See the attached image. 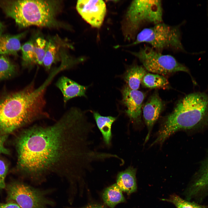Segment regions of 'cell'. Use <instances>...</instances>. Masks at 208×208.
Returning a JSON list of instances; mask_svg holds the SVG:
<instances>
[{"mask_svg":"<svg viewBox=\"0 0 208 208\" xmlns=\"http://www.w3.org/2000/svg\"><path fill=\"white\" fill-rule=\"evenodd\" d=\"M93 125L83 112L73 107L53 125L23 130L16 141L18 170L35 183L55 174L65 178L72 191L83 187L85 171L99 157L89 148Z\"/></svg>","mask_w":208,"mask_h":208,"instance_id":"6da1fadb","label":"cell"},{"mask_svg":"<svg viewBox=\"0 0 208 208\" xmlns=\"http://www.w3.org/2000/svg\"><path fill=\"white\" fill-rule=\"evenodd\" d=\"M51 81L38 88L34 81L23 89L0 97V135H7L40 119L48 118L45 95Z\"/></svg>","mask_w":208,"mask_h":208,"instance_id":"7a4b0ae2","label":"cell"},{"mask_svg":"<svg viewBox=\"0 0 208 208\" xmlns=\"http://www.w3.org/2000/svg\"><path fill=\"white\" fill-rule=\"evenodd\" d=\"M205 127H208V95L203 92L191 93L180 99L165 118L153 144L162 143L179 130Z\"/></svg>","mask_w":208,"mask_h":208,"instance_id":"3957f363","label":"cell"},{"mask_svg":"<svg viewBox=\"0 0 208 208\" xmlns=\"http://www.w3.org/2000/svg\"><path fill=\"white\" fill-rule=\"evenodd\" d=\"M61 4L58 0H6L0 1V7L19 28H58L63 26L56 18Z\"/></svg>","mask_w":208,"mask_h":208,"instance_id":"277c9868","label":"cell"},{"mask_svg":"<svg viewBox=\"0 0 208 208\" xmlns=\"http://www.w3.org/2000/svg\"><path fill=\"white\" fill-rule=\"evenodd\" d=\"M163 8L161 0H135L130 3L121 23L124 39L135 40L144 25L162 22Z\"/></svg>","mask_w":208,"mask_h":208,"instance_id":"5b68a950","label":"cell"},{"mask_svg":"<svg viewBox=\"0 0 208 208\" xmlns=\"http://www.w3.org/2000/svg\"><path fill=\"white\" fill-rule=\"evenodd\" d=\"M180 26L171 25L161 22L144 28L139 32L133 42L127 46L146 43L160 52L167 49L184 52L181 41Z\"/></svg>","mask_w":208,"mask_h":208,"instance_id":"8992f818","label":"cell"},{"mask_svg":"<svg viewBox=\"0 0 208 208\" xmlns=\"http://www.w3.org/2000/svg\"><path fill=\"white\" fill-rule=\"evenodd\" d=\"M129 52L139 60L146 70L152 73L163 76L180 71L190 74L187 68L173 56L163 54L151 47L145 46L138 51Z\"/></svg>","mask_w":208,"mask_h":208,"instance_id":"52a82bcc","label":"cell"},{"mask_svg":"<svg viewBox=\"0 0 208 208\" xmlns=\"http://www.w3.org/2000/svg\"><path fill=\"white\" fill-rule=\"evenodd\" d=\"M8 200L14 202L21 208H48L53 201L47 195L49 190H40L23 183L16 181L6 187Z\"/></svg>","mask_w":208,"mask_h":208,"instance_id":"ba28073f","label":"cell"},{"mask_svg":"<svg viewBox=\"0 0 208 208\" xmlns=\"http://www.w3.org/2000/svg\"><path fill=\"white\" fill-rule=\"evenodd\" d=\"M76 9L83 18L92 27L100 28L102 25L106 12L105 2L101 0H79Z\"/></svg>","mask_w":208,"mask_h":208,"instance_id":"9c48e42d","label":"cell"},{"mask_svg":"<svg viewBox=\"0 0 208 208\" xmlns=\"http://www.w3.org/2000/svg\"><path fill=\"white\" fill-rule=\"evenodd\" d=\"M121 102L127 107L125 112L130 120L138 122L140 120L142 107L145 95L141 91L131 89L127 85L121 90Z\"/></svg>","mask_w":208,"mask_h":208,"instance_id":"30bf717a","label":"cell"},{"mask_svg":"<svg viewBox=\"0 0 208 208\" xmlns=\"http://www.w3.org/2000/svg\"><path fill=\"white\" fill-rule=\"evenodd\" d=\"M163 107V102L157 92L151 95L144 105L143 116L148 130L145 143L148 140L153 127L158 119Z\"/></svg>","mask_w":208,"mask_h":208,"instance_id":"8fae6325","label":"cell"},{"mask_svg":"<svg viewBox=\"0 0 208 208\" xmlns=\"http://www.w3.org/2000/svg\"><path fill=\"white\" fill-rule=\"evenodd\" d=\"M55 85L62 93L64 105L73 98L86 97V92L88 86L81 85L66 77H60Z\"/></svg>","mask_w":208,"mask_h":208,"instance_id":"7c38bea8","label":"cell"},{"mask_svg":"<svg viewBox=\"0 0 208 208\" xmlns=\"http://www.w3.org/2000/svg\"><path fill=\"white\" fill-rule=\"evenodd\" d=\"M27 33L25 31L16 35H2L0 37V55L17 56L21 50V40Z\"/></svg>","mask_w":208,"mask_h":208,"instance_id":"4fadbf2b","label":"cell"},{"mask_svg":"<svg viewBox=\"0 0 208 208\" xmlns=\"http://www.w3.org/2000/svg\"><path fill=\"white\" fill-rule=\"evenodd\" d=\"M136 168L129 166L117 174L116 183L122 192L128 195L136 191Z\"/></svg>","mask_w":208,"mask_h":208,"instance_id":"5bb4252c","label":"cell"},{"mask_svg":"<svg viewBox=\"0 0 208 208\" xmlns=\"http://www.w3.org/2000/svg\"><path fill=\"white\" fill-rule=\"evenodd\" d=\"M146 73V70L143 66L134 64L127 69L123 78L129 88L138 90L142 79Z\"/></svg>","mask_w":208,"mask_h":208,"instance_id":"9a60e30c","label":"cell"},{"mask_svg":"<svg viewBox=\"0 0 208 208\" xmlns=\"http://www.w3.org/2000/svg\"><path fill=\"white\" fill-rule=\"evenodd\" d=\"M93 116L97 126L101 132L104 141L107 145L110 144L112 138V126L117 118L111 116H103L97 112Z\"/></svg>","mask_w":208,"mask_h":208,"instance_id":"2e32d148","label":"cell"},{"mask_svg":"<svg viewBox=\"0 0 208 208\" xmlns=\"http://www.w3.org/2000/svg\"><path fill=\"white\" fill-rule=\"evenodd\" d=\"M102 197L104 203L110 208H114L118 204L126 201L122 191L116 183L106 188L102 193Z\"/></svg>","mask_w":208,"mask_h":208,"instance_id":"e0dca14e","label":"cell"},{"mask_svg":"<svg viewBox=\"0 0 208 208\" xmlns=\"http://www.w3.org/2000/svg\"><path fill=\"white\" fill-rule=\"evenodd\" d=\"M56 39L53 38L47 40L46 52L42 65L47 71H49L53 64L59 60L58 53L60 46Z\"/></svg>","mask_w":208,"mask_h":208,"instance_id":"ac0fdd59","label":"cell"},{"mask_svg":"<svg viewBox=\"0 0 208 208\" xmlns=\"http://www.w3.org/2000/svg\"><path fill=\"white\" fill-rule=\"evenodd\" d=\"M190 188L194 194L208 191V155L203 164L199 175Z\"/></svg>","mask_w":208,"mask_h":208,"instance_id":"d6986e66","label":"cell"},{"mask_svg":"<svg viewBox=\"0 0 208 208\" xmlns=\"http://www.w3.org/2000/svg\"><path fill=\"white\" fill-rule=\"evenodd\" d=\"M17 73L16 65L6 55H0V81L12 78Z\"/></svg>","mask_w":208,"mask_h":208,"instance_id":"ffe728a7","label":"cell"},{"mask_svg":"<svg viewBox=\"0 0 208 208\" xmlns=\"http://www.w3.org/2000/svg\"><path fill=\"white\" fill-rule=\"evenodd\" d=\"M141 83L144 87L150 88H166L169 84L164 76L149 73H146L144 75Z\"/></svg>","mask_w":208,"mask_h":208,"instance_id":"44dd1931","label":"cell"},{"mask_svg":"<svg viewBox=\"0 0 208 208\" xmlns=\"http://www.w3.org/2000/svg\"><path fill=\"white\" fill-rule=\"evenodd\" d=\"M34 42L33 40H29L21 47L22 64L24 68H30L35 64Z\"/></svg>","mask_w":208,"mask_h":208,"instance_id":"7402d4cb","label":"cell"},{"mask_svg":"<svg viewBox=\"0 0 208 208\" xmlns=\"http://www.w3.org/2000/svg\"><path fill=\"white\" fill-rule=\"evenodd\" d=\"M47 40L41 37L37 38L34 42V62L35 64H43L45 56Z\"/></svg>","mask_w":208,"mask_h":208,"instance_id":"603a6c76","label":"cell"},{"mask_svg":"<svg viewBox=\"0 0 208 208\" xmlns=\"http://www.w3.org/2000/svg\"><path fill=\"white\" fill-rule=\"evenodd\" d=\"M162 200L173 204L177 208H206L204 206L184 200L176 194L171 195L168 198Z\"/></svg>","mask_w":208,"mask_h":208,"instance_id":"cb8c5ba5","label":"cell"},{"mask_svg":"<svg viewBox=\"0 0 208 208\" xmlns=\"http://www.w3.org/2000/svg\"><path fill=\"white\" fill-rule=\"evenodd\" d=\"M8 165L0 159V190L5 187V179L8 171Z\"/></svg>","mask_w":208,"mask_h":208,"instance_id":"d4e9b609","label":"cell"},{"mask_svg":"<svg viewBox=\"0 0 208 208\" xmlns=\"http://www.w3.org/2000/svg\"><path fill=\"white\" fill-rule=\"evenodd\" d=\"M8 137V135H0V154L3 153L9 155L10 154L9 150L5 148L4 146L5 142Z\"/></svg>","mask_w":208,"mask_h":208,"instance_id":"484cf974","label":"cell"},{"mask_svg":"<svg viewBox=\"0 0 208 208\" xmlns=\"http://www.w3.org/2000/svg\"><path fill=\"white\" fill-rule=\"evenodd\" d=\"M0 208H21L16 203L12 202H9L6 203L0 202Z\"/></svg>","mask_w":208,"mask_h":208,"instance_id":"4316f807","label":"cell"},{"mask_svg":"<svg viewBox=\"0 0 208 208\" xmlns=\"http://www.w3.org/2000/svg\"><path fill=\"white\" fill-rule=\"evenodd\" d=\"M67 208H107L104 205L97 203H91L85 206L79 208L67 207Z\"/></svg>","mask_w":208,"mask_h":208,"instance_id":"83f0119b","label":"cell"},{"mask_svg":"<svg viewBox=\"0 0 208 208\" xmlns=\"http://www.w3.org/2000/svg\"><path fill=\"white\" fill-rule=\"evenodd\" d=\"M4 26L0 21V37L3 35L2 33L4 29Z\"/></svg>","mask_w":208,"mask_h":208,"instance_id":"f1b7e54d","label":"cell"},{"mask_svg":"<svg viewBox=\"0 0 208 208\" xmlns=\"http://www.w3.org/2000/svg\"><path fill=\"white\" fill-rule=\"evenodd\" d=\"M207 17L208 18V3L207 4Z\"/></svg>","mask_w":208,"mask_h":208,"instance_id":"f546056e","label":"cell"}]
</instances>
